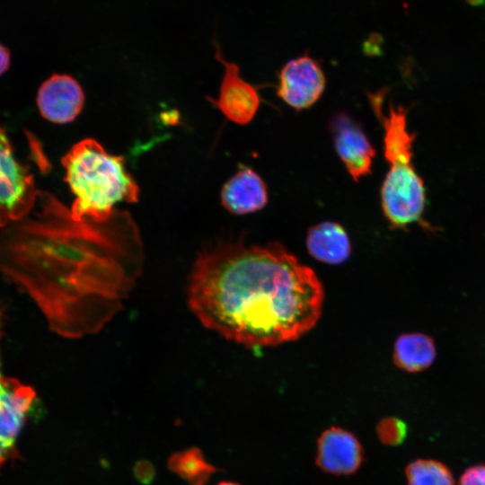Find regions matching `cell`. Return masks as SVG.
<instances>
[{
    "instance_id": "obj_17",
    "label": "cell",
    "mask_w": 485,
    "mask_h": 485,
    "mask_svg": "<svg viewBox=\"0 0 485 485\" xmlns=\"http://www.w3.org/2000/svg\"><path fill=\"white\" fill-rule=\"evenodd\" d=\"M376 433L379 440L384 445H398L406 437L407 427L402 420L389 417L377 424Z\"/></svg>"
},
{
    "instance_id": "obj_21",
    "label": "cell",
    "mask_w": 485,
    "mask_h": 485,
    "mask_svg": "<svg viewBox=\"0 0 485 485\" xmlns=\"http://www.w3.org/2000/svg\"><path fill=\"white\" fill-rule=\"evenodd\" d=\"M216 485H241V484L234 482V481H222V482L217 483Z\"/></svg>"
},
{
    "instance_id": "obj_1",
    "label": "cell",
    "mask_w": 485,
    "mask_h": 485,
    "mask_svg": "<svg viewBox=\"0 0 485 485\" xmlns=\"http://www.w3.org/2000/svg\"><path fill=\"white\" fill-rule=\"evenodd\" d=\"M40 212L0 234V273L67 339L100 331L122 308L144 266L138 228L126 211L104 221L75 219L40 192Z\"/></svg>"
},
{
    "instance_id": "obj_8",
    "label": "cell",
    "mask_w": 485,
    "mask_h": 485,
    "mask_svg": "<svg viewBox=\"0 0 485 485\" xmlns=\"http://www.w3.org/2000/svg\"><path fill=\"white\" fill-rule=\"evenodd\" d=\"M337 155L354 181L372 173L375 149L363 128L348 113L336 112L329 121Z\"/></svg>"
},
{
    "instance_id": "obj_20",
    "label": "cell",
    "mask_w": 485,
    "mask_h": 485,
    "mask_svg": "<svg viewBox=\"0 0 485 485\" xmlns=\"http://www.w3.org/2000/svg\"><path fill=\"white\" fill-rule=\"evenodd\" d=\"M10 61V52L8 48L0 43V75L9 68Z\"/></svg>"
},
{
    "instance_id": "obj_15",
    "label": "cell",
    "mask_w": 485,
    "mask_h": 485,
    "mask_svg": "<svg viewBox=\"0 0 485 485\" xmlns=\"http://www.w3.org/2000/svg\"><path fill=\"white\" fill-rule=\"evenodd\" d=\"M167 466L189 485H206L211 476L218 471L206 460L202 451L198 447L173 453L168 458Z\"/></svg>"
},
{
    "instance_id": "obj_2",
    "label": "cell",
    "mask_w": 485,
    "mask_h": 485,
    "mask_svg": "<svg viewBox=\"0 0 485 485\" xmlns=\"http://www.w3.org/2000/svg\"><path fill=\"white\" fill-rule=\"evenodd\" d=\"M188 305L202 325L245 347L295 341L319 321L324 289L315 272L278 242L218 241L191 267Z\"/></svg>"
},
{
    "instance_id": "obj_16",
    "label": "cell",
    "mask_w": 485,
    "mask_h": 485,
    "mask_svg": "<svg viewBox=\"0 0 485 485\" xmlns=\"http://www.w3.org/2000/svg\"><path fill=\"white\" fill-rule=\"evenodd\" d=\"M409 485H454L449 469L434 460H416L406 468Z\"/></svg>"
},
{
    "instance_id": "obj_12",
    "label": "cell",
    "mask_w": 485,
    "mask_h": 485,
    "mask_svg": "<svg viewBox=\"0 0 485 485\" xmlns=\"http://www.w3.org/2000/svg\"><path fill=\"white\" fill-rule=\"evenodd\" d=\"M220 201L231 214L241 216L255 213L268 204V187L255 170L241 164L222 187Z\"/></svg>"
},
{
    "instance_id": "obj_10",
    "label": "cell",
    "mask_w": 485,
    "mask_h": 485,
    "mask_svg": "<svg viewBox=\"0 0 485 485\" xmlns=\"http://www.w3.org/2000/svg\"><path fill=\"white\" fill-rule=\"evenodd\" d=\"M84 93L71 75L55 74L40 85L37 105L40 115L56 124L73 121L82 111Z\"/></svg>"
},
{
    "instance_id": "obj_14",
    "label": "cell",
    "mask_w": 485,
    "mask_h": 485,
    "mask_svg": "<svg viewBox=\"0 0 485 485\" xmlns=\"http://www.w3.org/2000/svg\"><path fill=\"white\" fill-rule=\"evenodd\" d=\"M436 357L434 341L422 333H407L399 336L394 343V365L407 372L416 373L427 369Z\"/></svg>"
},
{
    "instance_id": "obj_7",
    "label": "cell",
    "mask_w": 485,
    "mask_h": 485,
    "mask_svg": "<svg viewBox=\"0 0 485 485\" xmlns=\"http://www.w3.org/2000/svg\"><path fill=\"white\" fill-rule=\"evenodd\" d=\"M326 87L320 64L308 56L289 60L278 74V96L296 111L309 109L322 97Z\"/></svg>"
},
{
    "instance_id": "obj_11",
    "label": "cell",
    "mask_w": 485,
    "mask_h": 485,
    "mask_svg": "<svg viewBox=\"0 0 485 485\" xmlns=\"http://www.w3.org/2000/svg\"><path fill=\"white\" fill-rule=\"evenodd\" d=\"M363 458L360 442L344 428L331 427L323 431L317 441L316 463L328 473L352 474L358 470Z\"/></svg>"
},
{
    "instance_id": "obj_3",
    "label": "cell",
    "mask_w": 485,
    "mask_h": 485,
    "mask_svg": "<svg viewBox=\"0 0 485 485\" xmlns=\"http://www.w3.org/2000/svg\"><path fill=\"white\" fill-rule=\"evenodd\" d=\"M66 181L75 199L70 213L75 219L104 221L120 202L135 203L139 187L128 172L122 155L110 154L93 138L75 144L62 157Z\"/></svg>"
},
{
    "instance_id": "obj_13",
    "label": "cell",
    "mask_w": 485,
    "mask_h": 485,
    "mask_svg": "<svg viewBox=\"0 0 485 485\" xmlns=\"http://www.w3.org/2000/svg\"><path fill=\"white\" fill-rule=\"evenodd\" d=\"M305 244L312 257L326 264H340L351 253V243L346 230L333 221H322L311 226L307 231Z\"/></svg>"
},
{
    "instance_id": "obj_4",
    "label": "cell",
    "mask_w": 485,
    "mask_h": 485,
    "mask_svg": "<svg viewBox=\"0 0 485 485\" xmlns=\"http://www.w3.org/2000/svg\"><path fill=\"white\" fill-rule=\"evenodd\" d=\"M384 90L367 94L384 128V154L389 165L381 186V207L392 229H406L421 219L424 182L412 164L415 134L408 129V110L390 101L384 112Z\"/></svg>"
},
{
    "instance_id": "obj_19",
    "label": "cell",
    "mask_w": 485,
    "mask_h": 485,
    "mask_svg": "<svg viewBox=\"0 0 485 485\" xmlns=\"http://www.w3.org/2000/svg\"><path fill=\"white\" fill-rule=\"evenodd\" d=\"M133 473L139 482L148 485L155 477V469L150 462L142 460L135 464Z\"/></svg>"
},
{
    "instance_id": "obj_6",
    "label": "cell",
    "mask_w": 485,
    "mask_h": 485,
    "mask_svg": "<svg viewBox=\"0 0 485 485\" xmlns=\"http://www.w3.org/2000/svg\"><path fill=\"white\" fill-rule=\"evenodd\" d=\"M35 397L31 386L2 372L0 361V468L16 454L17 437Z\"/></svg>"
},
{
    "instance_id": "obj_5",
    "label": "cell",
    "mask_w": 485,
    "mask_h": 485,
    "mask_svg": "<svg viewBox=\"0 0 485 485\" xmlns=\"http://www.w3.org/2000/svg\"><path fill=\"white\" fill-rule=\"evenodd\" d=\"M33 175L16 157L0 127V228L24 219L39 198Z\"/></svg>"
},
{
    "instance_id": "obj_9",
    "label": "cell",
    "mask_w": 485,
    "mask_h": 485,
    "mask_svg": "<svg viewBox=\"0 0 485 485\" xmlns=\"http://www.w3.org/2000/svg\"><path fill=\"white\" fill-rule=\"evenodd\" d=\"M216 48V57L224 66V75L217 98L208 100L231 122L247 125L260 108L259 90L241 76L236 64L224 58L217 45Z\"/></svg>"
},
{
    "instance_id": "obj_18",
    "label": "cell",
    "mask_w": 485,
    "mask_h": 485,
    "mask_svg": "<svg viewBox=\"0 0 485 485\" xmlns=\"http://www.w3.org/2000/svg\"><path fill=\"white\" fill-rule=\"evenodd\" d=\"M459 485H485V465L468 468L462 475Z\"/></svg>"
}]
</instances>
